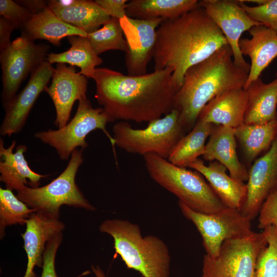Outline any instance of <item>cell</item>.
I'll return each instance as SVG.
<instances>
[{"label": "cell", "mask_w": 277, "mask_h": 277, "mask_svg": "<svg viewBox=\"0 0 277 277\" xmlns=\"http://www.w3.org/2000/svg\"><path fill=\"white\" fill-rule=\"evenodd\" d=\"M62 240L63 232L56 234L47 242L43 255L42 272L40 277H57L55 269V258ZM88 272L86 271L76 277H81Z\"/></svg>", "instance_id": "obj_35"}, {"label": "cell", "mask_w": 277, "mask_h": 277, "mask_svg": "<svg viewBox=\"0 0 277 277\" xmlns=\"http://www.w3.org/2000/svg\"><path fill=\"white\" fill-rule=\"evenodd\" d=\"M115 120L103 108L92 107L87 97L78 101L76 112L67 124L57 130L49 129L36 132L34 136L42 143L53 148L62 160H67L78 148L88 146L87 135L96 129L102 130L109 138L115 155V142L106 129L108 123Z\"/></svg>", "instance_id": "obj_8"}, {"label": "cell", "mask_w": 277, "mask_h": 277, "mask_svg": "<svg viewBox=\"0 0 277 277\" xmlns=\"http://www.w3.org/2000/svg\"><path fill=\"white\" fill-rule=\"evenodd\" d=\"M15 2L27 8L33 15L41 12L48 7L47 1L43 0H21Z\"/></svg>", "instance_id": "obj_39"}, {"label": "cell", "mask_w": 277, "mask_h": 277, "mask_svg": "<svg viewBox=\"0 0 277 277\" xmlns=\"http://www.w3.org/2000/svg\"><path fill=\"white\" fill-rule=\"evenodd\" d=\"M251 38H241L239 48L242 54L251 60L250 70L243 88L260 77L263 70L277 56V33L263 26H253L248 31Z\"/></svg>", "instance_id": "obj_18"}, {"label": "cell", "mask_w": 277, "mask_h": 277, "mask_svg": "<svg viewBox=\"0 0 277 277\" xmlns=\"http://www.w3.org/2000/svg\"><path fill=\"white\" fill-rule=\"evenodd\" d=\"M99 230L112 237L115 253L127 268L138 272L143 277H169V249L159 237L143 236L138 225L118 219L104 221Z\"/></svg>", "instance_id": "obj_4"}, {"label": "cell", "mask_w": 277, "mask_h": 277, "mask_svg": "<svg viewBox=\"0 0 277 277\" xmlns=\"http://www.w3.org/2000/svg\"><path fill=\"white\" fill-rule=\"evenodd\" d=\"M203 158L223 165L233 179L242 182L247 181L248 171L239 160L236 152L234 128L214 126L206 144Z\"/></svg>", "instance_id": "obj_21"}, {"label": "cell", "mask_w": 277, "mask_h": 277, "mask_svg": "<svg viewBox=\"0 0 277 277\" xmlns=\"http://www.w3.org/2000/svg\"><path fill=\"white\" fill-rule=\"evenodd\" d=\"M214 125L197 121L193 128L184 135L172 150L168 161L179 167H188L205 152L206 141Z\"/></svg>", "instance_id": "obj_28"}, {"label": "cell", "mask_w": 277, "mask_h": 277, "mask_svg": "<svg viewBox=\"0 0 277 277\" xmlns=\"http://www.w3.org/2000/svg\"><path fill=\"white\" fill-rule=\"evenodd\" d=\"M112 132L115 145L126 152L143 156L153 153L166 159L185 133L174 109L145 129H133L127 122H120L113 125Z\"/></svg>", "instance_id": "obj_7"}, {"label": "cell", "mask_w": 277, "mask_h": 277, "mask_svg": "<svg viewBox=\"0 0 277 277\" xmlns=\"http://www.w3.org/2000/svg\"><path fill=\"white\" fill-rule=\"evenodd\" d=\"M26 230L21 235L27 256V264L23 277H36V266L42 267L43 255L49 240L62 232L64 224L59 219L49 218L33 212L26 223Z\"/></svg>", "instance_id": "obj_17"}, {"label": "cell", "mask_w": 277, "mask_h": 277, "mask_svg": "<svg viewBox=\"0 0 277 277\" xmlns=\"http://www.w3.org/2000/svg\"><path fill=\"white\" fill-rule=\"evenodd\" d=\"M164 19L133 18L126 15L120 20L126 42L125 64L128 75L147 74V65L153 58L156 29Z\"/></svg>", "instance_id": "obj_12"}, {"label": "cell", "mask_w": 277, "mask_h": 277, "mask_svg": "<svg viewBox=\"0 0 277 277\" xmlns=\"http://www.w3.org/2000/svg\"><path fill=\"white\" fill-rule=\"evenodd\" d=\"M244 3H252L257 4L258 5H261L265 3L267 0H241Z\"/></svg>", "instance_id": "obj_41"}, {"label": "cell", "mask_w": 277, "mask_h": 277, "mask_svg": "<svg viewBox=\"0 0 277 277\" xmlns=\"http://www.w3.org/2000/svg\"><path fill=\"white\" fill-rule=\"evenodd\" d=\"M266 245L262 232L227 240L217 256L204 254L201 277H257V259Z\"/></svg>", "instance_id": "obj_9"}, {"label": "cell", "mask_w": 277, "mask_h": 277, "mask_svg": "<svg viewBox=\"0 0 277 277\" xmlns=\"http://www.w3.org/2000/svg\"><path fill=\"white\" fill-rule=\"evenodd\" d=\"M35 211L15 195L12 190L0 188V237L3 239L5 229L13 225H26Z\"/></svg>", "instance_id": "obj_30"}, {"label": "cell", "mask_w": 277, "mask_h": 277, "mask_svg": "<svg viewBox=\"0 0 277 277\" xmlns=\"http://www.w3.org/2000/svg\"><path fill=\"white\" fill-rule=\"evenodd\" d=\"M188 167L205 177L225 205L241 211L246 198V184L228 175L227 169L216 161L206 166L203 160L197 159Z\"/></svg>", "instance_id": "obj_22"}, {"label": "cell", "mask_w": 277, "mask_h": 277, "mask_svg": "<svg viewBox=\"0 0 277 277\" xmlns=\"http://www.w3.org/2000/svg\"><path fill=\"white\" fill-rule=\"evenodd\" d=\"M86 37L97 55L110 50H126L123 31L117 18L111 17L102 28L87 33Z\"/></svg>", "instance_id": "obj_31"}, {"label": "cell", "mask_w": 277, "mask_h": 277, "mask_svg": "<svg viewBox=\"0 0 277 277\" xmlns=\"http://www.w3.org/2000/svg\"><path fill=\"white\" fill-rule=\"evenodd\" d=\"M199 2L226 38L234 64L249 73L250 65L240 51L239 42L244 32L261 24L249 17L238 1L203 0Z\"/></svg>", "instance_id": "obj_13"}, {"label": "cell", "mask_w": 277, "mask_h": 277, "mask_svg": "<svg viewBox=\"0 0 277 277\" xmlns=\"http://www.w3.org/2000/svg\"><path fill=\"white\" fill-rule=\"evenodd\" d=\"M234 131L246 160L251 164L271 147L277 136V120L263 124L243 123Z\"/></svg>", "instance_id": "obj_26"}, {"label": "cell", "mask_w": 277, "mask_h": 277, "mask_svg": "<svg viewBox=\"0 0 277 277\" xmlns=\"http://www.w3.org/2000/svg\"><path fill=\"white\" fill-rule=\"evenodd\" d=\"M143 157L151 178L193 210L210 214L227 207L197 171L174 165L155 154Z\"/></svg>", "instance_id": "obj_5"}, {"label": "cell", "mask_w": 277, "mask_h": 277, "mask_svg": "<svg viewBox=\"0 0 277 277\" xmlns=\"http://www.w3.org/2000/svg\"><path fill=\"white\" fill-rule=\"evenodd\" d=\"M67 39L71 45L68 50L48 54L46 61L51 65L63 63L77 66L81 69V74L92 78L96 67L103 63L102 58L95 53L87 37L71 36Z\"/></svg>", "instance_id": "obj_27"}, {"label": "cell", "mask_w": 277, "mask_h": 277, "mask_svg": "<svg viewBox=\"0 0 277 277\" xmlns=\"http://www.w3.org/2000/svg\"><path fill=\"white\" fill-rule=\"evenodd\" d=\"M275 75H276V77H277V72Z\"/></svg>", "instance_id": "obj_42"}, {"label": "cell", "mask_w": 277, "mask_h": 277, "mask_svg": "<svg viewBox=\"0 0 277 277\" xmlns=\"http://www.w3.org/2000/svg\"><path fill=\"white\" fill-rule=\"evenodd\" d=\"M0 15L16 27H21L33 16L25 7L12 0L0 1Z\"/></svg>", "instance_id": "obj_34"}, {"label": "cell", "mask_w": 277, "mask_h": 277, "mask_svg": "<svg viewBox=\"0 0 277 277\" xmlns=\"http://www.w3.org/2000/svg\"><path fill=\"white\" fill-rule=\"evenodd\" d=\"M51 84L45 91L52 99L55 107V125L61 129L69 122L71 111L76 100L86 97L87 77L76 72L74 66L58 63L51 78Z\"/></svg>", "instance_id": "obj_16"}, {"label": "cell", "mask_w": 277, "mask_h": 277, "mask_svg": "<svg viewBox=\"0 0 277 277\" xmlns=\"http://www.w3.org/2000/svg\"><path fill=\"white\" fill-rule=\"evenodd\" d=\"M54 70L51 64L45 61L31 74L23 90L3 106L5 114L0 127L1 135L10 136L22 131L37 98L48 86Z\"/></svg>", "instance_id": "obj_14"}, {"label": "cell", "mask_w": 277, "mask_h": 277, "mask_svg": "<svg viewBox=\"0 0 277 277\" xmlns=\"http://www.w3.org/2000/svg\"><path fill=\"white\" fill-rule=\"evenodd\" d=\"M91 270L94 273L95 277H109L104 271V270L97 265H91Z\"/></svg>", "instance_id": "obj_40"}, {"label": "cell", "mask_w": 277, "mask_h": 277, "mask_svg": "<svg viewBox=\"0 0 277 277\" xmlns=\"http://www.w3.org/2000/svg\"><path fill=\"white\" fill-rule=\"evenodd\" d=\"M169 69L131 76L107 68H96L92 77L95 98L115 120L149 123L173 109L177 90Z\"/></svg>", "instance_id": "obj_1"}, {"label": "cell", "mask_w": 277, "mask_h": 277, "mask_svg": "<svg viewBox=\"0 0 277 277\" xmlns=\"http://www.w3.org/2000/svg\"><path fill=\"white\" fill-rule=\"evenodd\" d=\"M266 245L256 261L257 277H277V228L273 226L263 229Z\"/></svg>", "instance_id": "obj_32"}, {"label": "cell", "mask_w": 277, "mask_h": 277, "mask_svg": "<svg viewBox=\"0 0 277 277\" xmlns=\"http://www.w3.org/2000/svg\"><path fill=\"white\" fill-rule=\"evenodd\" d=\"M16 27L9 21L1 16L0 18V52L7 48L11 44V34Z\"/></svg>", "instance_id": "obj_38"}, {"label": "cell", "mask_w": 277, "mask_h": 277, "mask_svg": "<svg viewBox=\"0 0 277 277\" xmlns=\"http://www.w3.org/2000/svg\"><path fill=\"white\" fill-rule=\"evenodd\" d=\"M237 1L251 18L277 33V0H267L255 6Z\"/></svg>", "instance_id": "obj_33"}, {"label": "cell", "mask_w": 277, "mask_h": 277, "mask_svg": "<svg viewBox=\"0 0 277 277\" xmlns=\"http://www.w3.org/2000/svg\"><path fill=\"white\" fill-rule=\"evenodd\" d=\"M247 99L243 88L225 91L204 106L197 121L235 128L243 124Z\"/></svg>", "instance_id": "obj_20"}, {"label": "cell", "mask_w": 277, "mask_h": 277, "mask_svg": "<svg viewBox=\"0 0 277 277\" xmlns=\"http://www.w3.org/2000/svg\"><path fill=\"white\" fill-rule=\"evenodd\" d=\"M245 90L248 99L243 123L263 124L277 120V77L266 84L260 77Z\"/></svg>", "instance_id": "obj_23"}, {"label": "cell", "mask_w": 277, "mask_h": 277, "mask_svg": "<svg viewBox=\"0 0 277 277\" xmlns=\"http://www.w3.org/2000/svg\"><path fill=\"white\" fill-rule=\"evenodd\" d=\"M16 141H13L8 148L4 147V140L0 138V181L6 188L16 192L27 185L31 188L39 187L42 178L47 175L33 171L28 165L24 154L27 151L26 145H18L13 152Z\"/></svg>", "instance_id": "obj_19"}, {"label": "cell", "mask_w": 277, "mask_h": 277, "mask_svg": "<svg viewBox=\"0 0 277 277\" xmlns=\"http://www.w3.org/2000/svg\"><path fill=\"white\" fill-rule=\"evenodd\" d=\"M247 195L241 210L252 220L267 197L277 190V136L270 148L257 159L248 171Z\"/></svg>", "instance_id": "obj_15"}, {"label": "cell", "mask_w": 277, "mask_h": 277, "mask_svg": "<svg viewBox=\"0 0 277 277\" xmlns=\"http://www.w3.org/2000/svg\"><path fill=\"white\" fill-rule=\"evenodd\" d=\"M95 2L111 17L119 20L126 16L127 0H95Z\"/></svg>", "instance_id": "obj_37"}, {"label": "cell", "mask_w": 277, "mask_h": 277, "mask_svg": "<svg viewBox=\"0 0 277 277\" xmlns=\"http://www.w3.org/2000/svg\"><path fill=\"white\" fill-rule=\"evenodd\" d=\"M52 10L64 22L87 33L98 30L111 18L95 1L78 0L70 7Z\"/></svg>", "instance_id": "obj_29"}, {"label": "cell", "mask_w": 277, "mask_h": 277, "mask_svg": "<svg viewBox=\"0 0 277 277\" xmlns=\"http://www.w3.org/2000/svg\"><path fill=\"white\" fill-rule=\"evenodd\" d=\"M248 75V72L234 64L228 44L189 68L173 105L185 132L193 128L201 110L209 102L225 91L243 88Z\"/></svg>", "instance_id": "obj_3"}, {"label": "cell", "mask_w": 277, "mask_h": 277, "mask_svg": "<svg viewBox=\"0 0 277 277\" xmlns=\"http://www.w3.org/2000/svg\"><path fill=\"white\" fill-rule=\"evenodd\" d=\"M258 215L260 229L263 230L269 226L277 228V190L265 200Z\"/></svg>", "instance_id": "obj_36"}, {"label": "cell", "mask_w": 277, "mask_h": 277, "mask_svg": "<svg viewBox=\"0 0 277 277\" xmlns=\"http://www.w3.org/2000/svg\"><path fill=\"white\" fill-rule=\"evenodd\" d=\"M223 33L202 7L173 19L156 29L153 59L154 70L169 69L177 91L190 67L228 45Z\"/></svg>", "instance_id": "obj_2"}, {"label": "cell", "mask_w": 277, "mask_h": 277, "mask_svg": "<svg viewBox=\"0 0 277 277\" xmlns=\"http://www.w3.org/2000/svg\"><path fill=\"white\" fill-rule=\"evenodd\" d=\"M200 6L197 0L128 1L126 15L138 19H173Z\"/></svg>", "instance_id": "obj_25"}, {"label": "cell", "mask_w": 277, "mask_h": 277, "mask_svg": "<svg viewBox=\"0 0 277 277\" xmlns=\"http://www.w3.org/2000/svg\"><path fill=\"white\" fill-rule=\"evenodd\" d=\"M21 29L22 35L33 41L45 39L55 46H60L65 37L87 35L83 30L61 20L48 7L33 15Z\"/></svg>", "instance_id": "obj_24"}, {"label": "cell", "mask_w": 277, "mask_h": 277, "mask_svg": "<svg viewBox=\"0 0 277 277\" xmlns=\"http://www.w3.org/2000/svg\"><path fill=\"white\" fill-rule=\"evenodd\" d=\"M49 47L45 44H36L34 41L21 35L0 52L3 106L15 96L28 74L46 61Z\"/></svg>", "instance_id": "obj_11"}, {"label": "cell", "mask_w": 277, "mask_h": 277, "mask_svg": "<svg viewBox=\"0 0 277 277\" xmlns=\"http://www.w3.org/2000/svg\"><path fill=\"white\" fill-rule=\"evenodd\" d=\"M83 150H75L65 169L50 183L36 188L27 186L16 192L17 197L35 212L52 219H59L63 205L95 210L75 182L77 172L84 161Z\"/></svg>", "instance_id": "obj_6"}, {"label": "cell", "mask_w": 277, "mask_h": 277, "mask_svg": "<svg viewBox=\"0 0 277 277\" xmlns=\"http://www.w3.org/2000/svg\"><path fill=\"white\" fill-rule=\"evenodd\" d=\"M178 204L183 215L200 233L206 254L212 257L219 255L224 241L244 236L252 231L251 221L238 209L227 207L208 214L194 211L179 201Z\"/></svg>", "instance_id": "obj_10"}]
</instances>
